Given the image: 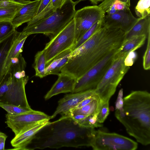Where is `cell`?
Here are the masks:
<instances>
[{
	"label": "cell",
	"instance_id": "obj_13",
	"mask_svg": "<svg viewBox=\"0 0 150 150\" xmlns=\"http://www.w3.org/2000/svg\"><path fill=\"white\" fill-rule=\"evenodd\" d=\"M95 94V89H93L66 95L58 101L56 110L50 116V119L59 114L62 116L67 115L82 101Z\"/></svg>",
	"mask_w": 150,
	"mask_h": 150
},
{
	"label": "cell",
	"instance_id": "obj_18",
	"mask_svg": "<svg viewBox=\"0 0 150 150\" xmlns=\"http://www.w3.org/2000/svg\"><path fill=\"white\" fill-rule=\"evenodd\" d=\"M72 51V48L68 49L55 57L46 67V76L51 74L58 76L60 73L62 69L68 61Z\"/></svg>",
	"mask_w": 150,
	"mask_h": 150
},
{
	"label": "cell",
	"instance_id": "obj_37",
	"mask_svg": "<svg viewBox=\"0 0 150 150\" xmlns=\"http://www.w3.org/2000/svg\"><path fill=\"white\" fill-rule=\"evenodd\" d=\"M98 96L96 94L88 97L85 99L81 102L75 109H77L80 108L96 98Z\"/></svg>",
	"mask_w": 150,
	"mask_h": 150
},
{
	"label": "cell",
	"instance_id": "obj_7",
	"mask_svg": "<svg viewBox=\"0 0 150 150\" xmlns=\"http://www.w3.org/2000/svg\"><path fill=\"white\" fill-rule=\"evenodd\" d=\"M116 51L108 55L77 79L72 93L95 89L112 63Z\"/></svg>",
	"mask_w": 150,
	"mask_h": 150
},
{
	"label": "cell",
	"instance_id": "obj_15",
	"mask_svg": "<svg viewBox=\"0 0 150 150\" xmlns=\"http://www.w3.org/2000/svg\"><path fill=\"white\" fill-rule=\"evenodd\" d=\"M58 76L57 81L45 96V100L61 93H72L77 79L64 73H60Z\"/></svg>",
	"mask_w": 150,
	"mask_h": 150
},
{
	"label": "cell",
	"instance_id": "obj_39",
	"mask_svg": "<svg viewBox=\"0 0 150 150\" xmlns=\"http://www.w3.org/2000/svg\"><path fill=\"white\" fill-rule=\"evenodd\" d=\"M51 1L52 0H40L36 15L42 11L47 6Z\"/></svg>",
	"mask_w": 150,
	"mask_h": 150
},
{
	"label": "cell",
	"instance_id": "obj_17",
	"mask_svg": "<svg viewBox=\"0 0 150 150\" xmlns=\"http://www.w3.org/2000/svg\"><path fill=\"white\" fill-rule=\"evenodd\" d=\"M147 36L145 35L135 36L124 41L121 47L115 52L114 59L127 55L130 52L134 51L144 43Z\"/></svg>",
	"mask_w": 150,
	"mask_h": 150
},
{
	"label": "cell",
	"instance_id": "obj_8",
	"mask_svg": "<svg viewBox=\"0 0 150 150\" xmlns=\"http://www.w3.org/2000/svg\"><path fill=\"white\" fill-rule=\"evenodd\" d=\"M91 147L94 150H135L138 144L122 135L98 130H96Z\"/></svg>",
	"mask_w": 150,
	"mask_h": 150
},
{
	"label": "cell",
	"instance_id": "obj_20",
	"mask_svg": "<svg viewBox=\"0 0 150 150\" xmlns=\"http://www.w3.org/2000/svg\"><path fill=\"white\" fill-rule=\"evenodd\" d=\"M130 0H104L98 6L105 15H110L116 12L130 9Z\"/></svg>",
	"mask_w": 150,
	"mask_h": 150
},
{
	"label": "cell",
	"instance_id": "obj_26",
	"mask_svg": "<svg viewBox=\"0 0 150 150\" xmlns=\"http://www.w3.org/2000/svg\"><path fill=\"white\" fill-rule=\"evenodd\" d=\"M26 67V62L20 53L12 59L8 71L11 74L15 72L24 71Z\"/></svg>",
	"mask_w": 150,
	"mask_h": 150
},
{
	"label": "cell",
	"instance_id": "obj_42",
	"mask_svg": "<svg viewBox=\"0 0 150 150\" xmlns=\"http://www.w3.org/2000/svg\"><path fill=\"white\" fill-rule=\"evenodd\" d=\"M90 1L94 4H97L99 2L103 1L104 0H89Z\"/></svg>",
	"mask_w": 150,
	"mask_h": 150
},
{
	"label": "cell",
	"instance_id": "obj_6",
	"mask_svg": "<svg viewBox=\"0 0 150 150\" xmlns=\"http://www.w3.org/2000/svg\"><path fill=\"white\" fill-rule=\"evenodd\" d=\"M75 44V23L73 18L46 44L44 49L45 52L46 66L61 53L68 49H72Z\"/></svg>",
	"mask_w": 150,
	"mask_h": 150
},
{
	"label": "cell",
	"instance_id": "obj_27",
	"mask_svg": "<svg viewBox=\"0 0 150 150\" xmlns=\"http://www.w3.org/2000/svg\"><path fill=\"white\" fill-rule=\"evenodd\" d=\"M102 21L96 23L83 35L74 46L73 51L81 45L101 28Z\"/></svg>",
	"mask_w": 150,
	"mask_h": 150
},
{
	"label": "cell",
	"instance_id": "obj_1",
	"mask_svg": "<svg viewBox=\"0 0 150 150\" xmlns=\"http://www.w3.org/2000/svg\"><path fill=\"white\" fill-rule=\"evenodd\" d=\"M125 33L118 28L102 26L88 39L73 51L60 73L76 79L121 46Z\"/></svg>",
	"mask_w": 150,
	"mask_h": 150
},
{
	"label": "cell",
	"instance_id": "obj_11",
	"mask_svg": "<svg viewBox=\"0 0 150 150\" xmlns=\"http://www.w3.org/2000/svg\"><path fill=\"white\" fill-rule=\"evenodd\" d=\"M5 117V123L13 132L15 136L30 125L50 119V116L42 112L34 110L16 115H10L7 114Z\"/></svg>",
	"mask_w": 150,
	"mask_h": 150
},
{
	"label": "cell",
	"instance_id": "obj_34",
	"mask_svg": "<svg viewBox=\"0 0 150 150\" xmlns=\"http://www.w3.org/2000/svg\"><path fill=\"white\" fill-rule=\"evenodd\" d=\"M12 79L11 74L8 71L0 81V98L7 90Z\"/></svg>",
	"mask_w": 150,
	"mask_h": 150
},
{
	"label": "cell",
	"instance_id": "obj_23",
	"mask_svg": "<svg viewBox=\"0 0 150 150\" xmlns=\"http://www.w3.org/2000/svg\"><path fill=\"white\" fill-rule=\"evenodd\" d=\"M101 104L100 99L98 97L86 105L80 108L73 110L67 115L71 116L77 114L89 115L95 114H98Z\"/></svg>",
	"mask_w": 150,
	"mask_h": 150
},
{
	"label": "cell",
	"instance_id": "obj_45",
	"mask_svg": "<svg viewBox=\"0 0 150 150\" xmlns=\"http://www.w3.org/2000/svg\"><path fill=\"white\" fill-rule=\"evenodd\" d=\"M85 0H79L78 1L79 2H80L81 1H85Z\"/></svg>",
	"mask_w": 150,
	"mask_h": 150
},
{
	"label": "cell",
	"instance_id": "obj_14",
	"mask_svg": "<svg viewBox=\"0 0 150 150\" xmlns=\"http://www.w3.org/2000/svg\"><path fill=\"white\" fill-rule=\"evenodd\" d=\"M45 120L30 125L22 130L11 140V144L15 150H27V146L37 132L48 124Z\"/></svg>",
	"mask_w": 150,
	"mask_h": 150
},
{
	"label": "cell",
	"instance_id": "obj_4",
	"mask_svg": "<svg viewBox=\"0 0 150 150\" xmlns=\"http://www.w3.org/2000/svg\"><path fill=\"white\" fill-rule=\"evenodd\" d=\"M78 3V1H70L48 17L27 25L21 32L28 36L33 34H43L51 39L72 19L76 11L75 6Z\"/></svg>",
	"mask_w": 150,
	"mask_h": 150
},
{
	"label": "cell",
	"instance_id": "obj_10",
	"mask_svg": "<svg viewBox=\"0 0 150 150\" xmlns=\"http://www.w3.org/2000/svg\"><path fill=\"white\" fill-rule=\"evenodd\" d=\"M28 80V77L27 76L20 79L12 76L8 89L0 98V104L12 105L31 109L27 100L25 90Z\"/></svg>",
	"mask_w": 150,
	"mask_h": 150
},
{
	"label": "cell",
	"instance_id": "obj_38",
	"mask_svg": "<svg viewBox=\"0 0 150 150\" xmlns=\"http://www.w3.org/2000/svg\"><path fill=\"white\" fill-rule=\"evenodd\" d=\"M72 0H52L53 6L56 9L60 8L64 4Z\"/></svg>",
	"mask_w": 150,
	"mask_h": 150
},
{
	"label": "cell",
	"instance_id": "obj_33",
	"mask_svg": "<svg viewBox=\"0 0 150 150\" xmlns=\"http://www.w3.org/2000/svg\"><path fill=\"white\" fill-rule=\"evenodd\" d=\"M147 38V46L143 59V67L145 70H149L150 68V33H149Z\"/></svg>",
	"mask_w": 150,
	"mask_h": 150
},
{
	"label": "cell",
	"instance_id": "obj_19",
	"mask_svg": "<svg viewBox=\"0 0 150 150\" xmlns=\"http://www.w3.org/2000/svg\"><path fill=\"white\" fill-rule=\"evenodd\" d=\"M21 33L15 30L10 35L0 41V81L4 76L3 71L8 53Z\"/></svg>",
	"mask_w": 150,
	"mask_h": 150
},
{
	"label": "cell",
	"instance_id": "obj_12",
	"mask_svg": "<svg viewBox=\"0 0 150 150\" xmlns=\"http://www.w3.org/2000/svg\"><path fill=\"white\" fill-rule=\"evenodd\" d=\"M132 14L130 9L119 11L110 15H105L102 26L119 29L125 33L129 31L139 20Z\"/></svg>",
	"mask_w": 150,
	"mask_h": 150
},
{
	"label": "cell",
	"instance_id": "obj_32",
	"mask_svg": "<svg viewBox=\"0 0 150 150\" xmlns=\"http://www.w3.org/2000/svg\"><path fill=\"white\" fill-rule=\"evenodd\" d=\"M109 101L101 104L99 111L97 115V120L100 123H103L109 113Z\"/></svg>",
	"mask_w": 150,
	"mask_h": 150
},
{
	"label": "cell",
	"instance_id": "obj_40",
	"mask_svg": "<svg viewBox=\"0 0 150 150\" xmlns=\"http://www.w3.org/2000/svg\"><path fill=\"white\" fill-rule=\"evenodd\" d=\"M7 137L6 134L0 131V150H4L5 141Z\"/></svg>",
	"mask_w": 150,
	"mask_h": 150
},
{
	"label": "cell",
	"instance_id": "obj_5",
	"mask_svg": "<svg viewBox=\"0 0 150 150\" xmlns=\"http://www.w3.org/2000/svg\"><path fill=\"white\" fill-rule=\"evenodd\" d=\"M127 55L114 59L95 89V93L99 98L101 103L109 101L119 83L129 70V67L124 63Z\"/></svg>",
	"mask_w": 150,
	"mask_h": 150
},
{
	"label": "cell",
	"instance_id": "obj_43",
	"mask_svg": "<svg viewBox=\"0 0 150 150\" xmlns=\"http://www.w3.org/2000/svg\"><path fill=\"white\" fill-rule=\"evenodd\" d=\"M13 1L18 2H23L25 1H29L30 0H11Z\"/></svg>",
	"mask_w": 150,
	"mask_h": 150
},
{
	"label": "cell",
	"instance_id": "obj_31",
	"mask_svg": "<svg viewBox=\"0 0 150 150\" xmlns=\"http://www.w3.org/2000/svg\"><path fill=\"white\" fill-rule=\"evenodd\" d=\"M15 30L11 21L0 22V41L10 35Z\"/></svg>",
	"mask_w": 150,
	"mask_h": 150
},
{
	"label": "cell",
	"instance_id": "obj_35",
	"mask_svg": "<svg viewBox=\"0 0 150 150\" xmlns=\"http://www.w3.org/2000/svg\"><path fill=\"white\" fill-rule=\"evenodd\" d=\"M137 57V54L134 51L130 52L125 59V65L129 67L132 66L136 60Z\"/></svg>",
	"mask_w": 150,
	"mask_h": 150
},
{
	"label": "cell",
	"instance_id": "obj_24",
	"mask_svg": "<svg viewBox=\"0 0 150 150\" xmlns=\"http://www.w3.org/2000/svg\"><path fill=\"white\" fill-rule=\"evenodd\" d=\"M46 61L45 50L38 51L36 54L34 59L33 67L36 76L42 78L45 76V69Z\"/></svg>",
	"mask_w": 150,
	"mask_h": 150
},
{
	"label": "cell",
	"instance_id": "obj_28",
	"mask_svg": "<svg viewBox=\"0 0 150 150\" xmlns=\"http://www.w3.org/2000/svg\"><path fill=\"white\" fill-rule=\"evenodd\" d=\"M135 11L140 19L150 16V0H139L135 7Z\"/></svg>",
	"mask_w": 150,
	"mask_h": 150
},
{
	"label": "cell",
	"instance_id": "obj_22",
	"mask_svg": "<svg viewBox=\"0 0 150 150\" xmlns=\"http://www.w3.org/2000/svg\"><path fill=\"white\" fill-rule=\"evenodd\" d=\"M150 33V16L140 19L128 32L125 33L124 41L135 36L145 35Z\"/></svg>",
	"mask_w": 150,
	"mask_h": 150
},
{
	"label": "cell",
	"instance_id": "obj_21",
	"mask_svg": "<svg viewBox=\"0 0 150 150\" xmlns=\"http://www.w3.org/2000/svg\"><path fill=\"white\" fill-rule=\"evenodd\" d=\"M28 37L21 32L20 35L11 47L7 55L3 68V76L9 70L12 59L22 52L24 44Z\"/></svg>",
	"mask_w": 150,
	"mask_h": 150
},
{
	"label": "cell",
	"instance_id": "obj_44",
	"mask_svg": "<svg viewBox=\"0 0 150 150\" xmlns=\"http://www.w3.org/2000/svg\"><path fill=\"white\" fill-rule=\"evenodd\" d=\"M11 0H0V2H3L4 1H9Z\"/></svg>",
	"mask_w": 150,
	"mask_h": 150
},
{
	"label": "cell",
	"instance_id": "obj_9",
	"mask_svg": "<svg viewBox=\"0 0 150 150\" xmlns=\"http://www.w3.org/2000/svg\"><path fill=\"white\" fill-rule=\"evenodd\" d=\"M105 15L104 12L96 5L85 6L76 11L73 18L76 43L94 24L103 21Z\"/></svg>",
	"mask_w": 150,
	"mask_h": 150
},
{
	"label": "cell",
	"instance_id": "obj_41",
	"mask_svg": "<svg viewBox=\"0 0 150 150\" xmlns=\"http://www.w3.org/2000/svg\"><path fill=\"white\" fill-rule=\"evenodd\" d=\"M23 2H16L13 0L0 2V8L13 5L15 4H19Z\"/></svg>",
	"mask_w": 150,
	"mask_h": 150
},
{
	"label": "cell",
	"instance_id": "obj_16",
	"mask_svg": "<svg viewBox=\"0 0 150 150\" xmlns=\"http://www.w3.org/2000/svg\"><path fill=\"white\" fill-rule=\"evenodd\" d=\"M40 1V0L30 1L18 10L11 21L16 28L28 22L35 16Z\"/></svg>",
	"mask_w": 150,
	"mask_h": 150
},
{
	"label": "cell",
	"instance_id": "obj_25",
	"mask_svg": "<svg viewBox=\"0 0 150 150\" xmlns=\"http://www.w3.org/2000/svg\"><path fill=\"white\" fill-rule=\"evenodd\" d=\"M30 1L19 4L0 8V22L11 21L18 10Z\"/></svg>",
	"mask_w": 150,
	"mask_h": 150
},
{
	"label": "cell",
	"instance_id": "obj_30",
	"mask_svg": "<svg viewBox=\"0 0 150 150\" xmlns=\"http://www.w3.org/2000/svg\"><path fill=\"white\" fill-rule=\"evenodd\" d=\"M0 107L4 109L10 115H19L32 111L31 109H27L12 105L0 104Z\"/></svg>",
	"mask_w": 150,
	"mask_h": 150
},
{
	"label": "cell",
	"instance_id": "obj_29",
	"mask_svg": "<svg viewBox=\"0 0 150 150\" xmlns=\"http://www.w3.org/2000/svg\"><path fill=\"white\" fill-rule=\"evenodd\" d=\"M97 114H95L88 115L77 122L80 125L86 127L95 128L102 127V123L97 120Z\"/></svg>",
	"mask_w": 150,
	"mask_h": 150
},
{
	"label": "cell",
	"instance_id": "obj_3",
	"mask_svg": "<svg viewBox=\"0 0 150 150\" xmlns=\"http://www.w3.org/2000/svg\"><path fill=\"white\" fill-rule=\"evenodd\" d=\"M115 115L127 133L144 145L150 144V94L133 91L123 98V107L115 109Z\"/></svg>",
	"mask_w": 150,
	"mask_h": 150
},
{
	"label": "cell",
	"instance_id": "obj_2",
	"mask_svg": "<svg viewBox=\"0 0 150 150\" xmlns=\"http://www.w3.org/2000/svg\"><path fill=\"white\" fill-rule=\"evenodd\" d=\"M96 132L94 128L80 125L69 116H62L37 132L29 144H32L29 150L91 147Z\"/></svg>",
	"mask_w": 150,
	"mask_h": 150
},
{
	"label": "cell",
	"instance_id": "obj_36",
	"mask_svg": "<svg viewBox=\"0 0 150 150\" xmlns=\"http://www.w3.org/2000/svg\"><path fill=\"white\" fill-rule=\"evenodd\" d=\"M123 89H121L119 91L117 98L115 104V109H119L123 107Z\"/></svg>",
	"mask_w": 150,
	"mask_h": 150
}]
</instances>
